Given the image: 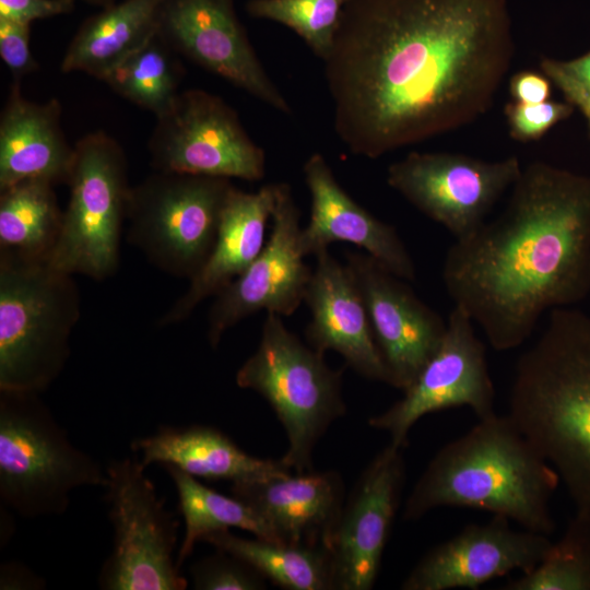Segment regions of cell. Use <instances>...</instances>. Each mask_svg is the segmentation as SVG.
<instances>
[{
	"label": "cell",
	"instance_id": "cell-1",
	"mask_svg": "<svg viewBox=\"0 0 590 590\" xmlns=\"http://www.w3.org/2000/svg\"><path fill=\"white\" fill-rule=\"evenodd\" d=\"M514 54L507 0H350L323 60L335 133L374 160L463 128Z\"/></svg>",
	"mask_w": 590,
	"mask_h": 590
},
{
	"label": "cell",
	"instance_id": "cell-35",
	"mask_svg": "<svg viewBox=\"0 0 590 590\" xmlns=\"http://www.w3.org/2000/svg\"><path fill=\"white\" fill-rule=\"evenodd\" d=\"M541 71L571 103L578 97L590 95V51L570 60L542 58Z\"/></svg>",
	"mask_w": 590,
	"mask_h": 590
},
{
	"label": "cell",
	"instance_id": "cell-8",
	"mask_svg": "<svg viewBox=\"0 0 590 590\" xmlns=\"http://www.w3.org/2000/svg\"><path fill=\"white\" fill-rule=\"evenodd\" d=\"M67 185L70 198L48 260L72 275L111 278L120 263L131 190L127 156L118 141L101 130L82 137L74 144Z\"/></svg>",
	"mask_w": 590,
	"mask_h": 590
},
{
	"label": "cell",
	"instance_id": "cell-12",
	"mask_svg": "<svg viewBox=\"0 0 590 590\" xmlns=\"http://www.w3.org/2000/svg\"><path fill=\"white\" fill-rule=\"evenodd\" d=\"M515 155L485 161L453 152H410L387 169V184L455 238L474 233L519 178Z\"/></svg>",
	"mask_w": 590,
	"mask_h": 590
},
{
	"label": "cell",
	"instance_id": "cell-15",
	"mask_svg": "<svg viewBox=\"0 0 590 590\" xmlns=\"http://www.w3.org/2000/svg\"><path fill=\"white\" fill-rule=\"evenodd\" d=\"M157 34L179 56L291 114L250 43L234 0H162Z\"/></svg>",
	"mask_w": 590,
	"mask_h": 590
},
{
	"label": "cell",
	"instance_id": "cell-27",
	"mask_svg": "<svg viewBox=\"0 0 590 590\" xmlns=\"http://www.w3.org/2000/svg\"><path fill=\"white\" fill-rule=\"evenodd\" d=\"M202 541L247 563L261 576L290 590L334 589L331 556L322 546H303L222 530Z\"/></svg>",
	"mask_w": 590,
	"mask_h": 590
},
{
	"label": "cell",
	"instance_id": "cell-39",
	"mask_svg": "<svg viewBox=\"0 0 590 590\" xmlns=\"http://www.w3.org/2000/svg\"><path fill=\"white\" fill-rule=\"evenodd\" d=\"M570 104L579 108L585 116L590 115V95L578 97Z\"/></svg>",
	"mask_w": 590,
	"mask_h": 590
},
{
	"label": "cell",
	"instance_id": "cell-20",
	"mask_svg": "<svg viewBox=\"0 0 590 590\" xmlns=\"http://www.w3.org/2000/svg\"><path fill=\"white\" fill-rule=\"evenodd\" d=\"M310 193V216L302 228L304 256H316L337 241L351 243L392 273L414 281L413 258L396 227L377 219L359 205L337 181L320 153L311 154L303 166Z\"/></svg>",
	"mask_w": 590,
	"mask_h": 590
},
{
	"label": "cell",
	"instance_id": "cell-29",
	"mask_svg": "<svg viewBox=\"0 0 590 590\" xmlns=\"http://www.w3.org/2000/svg\"><path fill=\"white\" fill-rule=\"evenodd\" d=\"M178 57L156 33L109 72L103 82L156 118L173 105L180 93L184 69Z\"/></svg>",
	"mask_w": 590,
	"mask_h": 590
},
{
	"label": "cell",
	"instance_id": "cell-23",
	"mask_svg": "<svg viewBox=\"0 0 590 590\" xmlns=\"http://www.w3.org/2000/svg\"><path fill=\"white\" fill-rule=\"evenodd\" d=\"M61 109L57 98L27 99L21 81H13L0 115V189L28 179L67 184L74 145L62 130Z\"/></svg>",
	"mask_w": 590,
	"mask_h": 590
},
{
	"label": "cell",
	"instance_id": "cell-37",
	"mask_svg": "<svg viewBox=\"0 0 590 590\" xmlns=\"http://www.w3.org/2000/svg\"><path fill=\"white\" fill-rule=\"evenodd\" d=\"M551 84L542 72L520 71L510 78L509 92L514 102L539 104L550 99Z\"/></svg>",
	"mask_w": 590,
	"mask_h": 590
},
{
	"label": "cell",
	"instance_id": "cell-30",
	"mask_svg": "<svg viewBox=\"0 0 590 590\" xmlns=\"http://www.w3.org/2000/svg\"><path fill=\"white\" fill-rule=\"evenodd\" d=\"M505 590H590V509H576L542 560Z\"/></svg>",
	"mask_w": 590,
	"mask_h": 590
},
{
	"label": "cell",
	"instance_id": "cell-10",
	"mask_svg": "<svg viewBox=\"0 0 590 590\" xmlns=\"http://www.w3.org/2000/svg\"><path fill=\"white\" fill-rule=\"evenodd\" d=\"M103 487L113 527V547L102 565L104 590H184L177 565L179 522L166 508L138 455L106 465Z\"/></svg>",
	"mask_w": 590,
	"mask_h": 590
},
{
	"label": "cell",
	"instance_id": "cell-28",
	"mask_svg": "<svg viewBox=\"0 0 590 590\" xmlns=\"http://www.w3.org/2000/svg\"><path fill=\"white\" fill-rule=\"evenodd\" d=\"M162 467L175 484L178 509L185 523L184 536L177 551L179 567L190 556L198 541L229 528L246 530L257 538L281 542L264 518L241 499L215 492L175 465Z\"/></svg>",
	"mask_w": 590,
	"mask_h": 590
},
{
	"label": "cell",
	"instance_id": "cell-9",
	"mask_svg": "<svg viewBox=\"0 0 590 590\" xmlns=\"http://www.w3.org/2000/svg\"><path fill=\"white\" fill-rule=\"evenodd\" d=\"M231 179L158 172L131 186L128 241L158 270L190 281L214 246Z\"/></svg>",
	"mask_w": 590,
	"mask_h": 590
},
{
	"label": "cell",
	"instance_id": "cell-3",
	"mask_svg": "<svg viewBox=\"0 0 590 590\" xmlns=\"http://www.w3.org/2000/svg\"><path fill=\"white\" fill-rule=\"evenodd\" d=\"M559 481L511 417L495 413L437 451L409 495L403 518L416 520L438 507L473 508L551 535L550 502Z\"/></svg>",
	"mask_w": 590,
	"mask_h": 590
},
{
	"label": "cell",
	"instance_id": "cell-5",
	"mask_svg": "<svg viewBox=\"0 0 590 590\" xmlns=\"http://www.w3.org/2000/svg\"><path fill=\"white\" fill-rule=\"evenodd\" d=\"M80 314L74 275L0 252V390L44 392L66 367Z\"/></svg>",
	"mask_w": 590,
	"mask_h": 590
},
{
	"label": "cell",
	"instance_id": "cell-22",
	"mask_svg": "<svg viewBox=\"0 0 590 590\" xmlns=\"http://www.w3.org/2000/svg\"><path fill=\"white\" fill-rule=\"evenodd\" d=\"M274 201L275 184L257 192L232 188L211 253L189 281L187 291L158 320L160 326L182 322L204 299L214 297L250 266L266 244V226Z\"/></svg>",
	"mask_w": 590,
	"mask_h": 590
},
{
	"label": "cell",
	"instance_id": "cell-34",
	"mask_svg": "<svg viewBox=\"0 0 590 590\" xmlns=\"http://www.w3.org/2000/svg\"><path fill=\"white\" fill-rule=\"evenodd\" d=\"M30 43L31 24L0 19V57L14 81L38 69Z\"/></svg>",
	"mask_w": 590,
	"mask_h": 590
},
{
	"label": "cell",
	"instance_id": "cell-41",
	"mask_svg": "<svg viewBox=\"0 0 590 590\" xmlns=\"http://www.w3.org/2000/svg\"><path fill=\"white\" fill-rule=\"evenodd\" d=\"M586 118L588 120V125H589V129H590V115H587Z\"/></svg>",
	"mask_w": 590,
	"mask_h": 590
},
{
	"label": "cell",
	"instance_id": "cell-31",
	"mask_svg": "<svg viewBox=\"0 0 590 590\" xmlns=\"http://www.w3.org/2000/svg\"><path fill=\"white\" fill-rule=\"evenodd\" d=\"M350 0H249L247 13L293 30L322 61L332 50L343 8Z\"/></svg>",
	"mask_w": 590,
	"mask_h": 590
},
{
	"label": "cell",
	"instance_id": "cell-17",
	"mask_svg": "<svg viewBox=\"0 0 590 590\" xmlns=\"http://www.w3.org/2000/svg\"><path fill=\"white\" fill-rule=\"evenodd\" d=\"M402 449L390 442L377 453L343 506L328 547L334 589L374 587L404 482Z\"/></svg>",
	"mask_w": 590,
	"mask_h": 590
},
{
	"label": "cell",
	"instance_id": "cell-19",
	"mask_svg": "<svg viewBox=\"0 0 590 590\" xmlns=\"http://www.w3.org/2000/svg\"><path fill=\"white\" fill-rule=\"evenodd\" d=\"M315 257L304 296L310 311L305 329L307 344L322 354L334 351L363 377L390 385V374L352 271L328 249Z\"/></svg>",
	"mask_w": 590,
	"mask_h": 590
},
{
	"label": "cell",
	"instance_id": "cell-7",
	"mask_svg": "<svg viewBox=\"0 0 590 590\" xmlns=\"http://www.w3.org/2000/svg\"><path fill=\"white\" fill-rule=\"evenodd\" d=\"M341 376L322 353L286 328L282 316L268 312L259 345L237 370L236 384L262 396L273 409L288 439L281 460L295 473L312 471L316 442L346 412Z\"/></svg>",
	"mask_w": 590,
	"mask_h": 590
},
{
	"label": "cell",
	"instance_id": "cell-4",
	"mask_svg": "<svg viewBox=\"0 0 590 590\" xmlns=\"http://www.w3.org/2000/svg\"><path fill=\"white\" fill-rule=\"evenodd\" d=\"M555 469L576 509H590V316L550 311L519 357L507 413Z\"/></svg>",
	"mask_w": 590,
	"mask_h": 590
},
{
	"label": "cell",
	"instance_id": "cell-11",
	"mask_svg": "<svg viewBox=\"0 0 590 590\" xmlns=\"http://www.w3.org/2000/svg\"><path fill=\"white\" fill-rule=\"evenodd\" d=\"M151 165L173 172L246 181L266 175L264 151L251 140L237 113L200 88L180 91L156 117L148 142Z\"/></svg>",
	"mask_w": 590,
	"mask_h": 590
},
{
	"label": "cell",
	"instance_id": "cell-14",
	"mask_svg": "<svg viewBox=\"0 0 590 590\" xmlns=\"http://www.w3.org/2000/svg\"><path fill=\"white\" fill-rule=\"evenodd\" d=\"M299 216L290 185L275 184L268 241L250 266L214 296L209 309L208 341L213 349L243 319L260 310L291 316L304 302L312 269L300 249Z\"/></svg>",
	"mask_w": 590,
	"mask_h": 590
},
{
	"label": "cell",
	"instance_id": "cell-25",
	"mask_svg": "<svg viewBox=\"0 0 590 590\" xmlns=\"http://www.w3.org/2000/svg\"><path fill=\"white\" fill-rule=\"evenodd\" d=\"M162 0H118L79 27L61 60V71L98 80L111 72L156 33Z\"/></svg>",
	"mask_w": 590,
	"mask_h": 590
},
{
	"label": "cell",
	"instance_id": "cell-2",
	"mask_svg": "<svg viewBox=\"0 0 590 590\" xmlns=\"http://www.w3.org/2000/svg\"><path fill=\"white\" fill-rule=\"evenodd\" d=\"M441 279L495 351L522 345L544 312L590 292V177L523 167L505 209L447 249Z\"/></svg>",
	"mask_w": 590,
	"mask_h": 590
},
{
	"label": "cell",
	"instance_id": "cell-33",
	"mask_svg": "<svg viewBox=\"0 0 590 590\" xmlns=\"http://www.w3.org/2000/svg\"><path fill=\"white\" fill-rule=\"evenodd\" d=\"M575 107L568 102L545 101L539 104L508 103L505 116L510 137L519 142L540 140L555 125L567 119Z\"/></svg>",
	"mask_w": 590,
	"mask_h": 590
},
{
	"label": "cell",
	"instance_id": "cell-24",
	"mask_svg": "<svg viewBox=\"0 0 590 590\" xmlns=\"http://www.w3.org/2000/svg\"><path fill=\"white\" fill-rule=\"evenodd\" d=\"M130 448L145 467L172 464L209 480L235 483L292 472L281 459L253 457L217 428L205 425H163L134 438Z\"/></svg>",
	"mask_w": 590,
	"mask_h": 590
},
{
	"label": "cell",
	"instance_id": "cell-32",
	"mask_svg": "<svg viewBox=\"0 0 590 590\" xmlns=\"http://www.w3.org/2000/svg\"><path fill=\"white\" fill-rule=\"evenodd\" d=\"M192 564L190 574L198 590H261L264 577L238 557L224 551Z\"/></svg>",
	"mask_w": 590,
	"mask_h": 590
},
{
	"label": "cell",
	"instance_id": "cell-38",
	"mask_svg": "<svg viewBox=\"0 0 590 590\" xmlns=\"http://www.w3.org/2000/svg\"><path fill=\"white\" fill-rule=\"evenodd\" d=\"M45 581L28 567L16 562H8L0 569V589H43Z\"/></svg>",
	"mask_w": 590,
	"mask_h": 590
},
{
	"label": "cell",
	"instance_id": "cell-36",
	"mask_svg": "<svg viewBox=\"0 0 590 590\" xmlns=\"http://www.w3.org/2000/svg\"><path fill=\"white\" fill-rule=\"evenodd\" d=\"M76 0H0V19L24 24L70 13Z\"/></svg>",
	"mask_w": 590,
	"mask_h": 590
},
{
	"label": "cell",
	"instance_id": "cell-26",
	"mask_svg": "<svg viewBox=\"0 0 590 590\" xmlns=\"http://www.w3.org/2000/svg\"><path fill=\"white\" fill-rule=\"evenodd\" d=\"M54 186L28 179L0 189V252L49 259L63 220Z\"/></svg>",
	"mask_w": 590,
	"mask_h": 590
},
{
	"label": "cell",
	"instance_id": "cell-6",
	"mask_svg": "<svg viewBox=\"0 0 590 590\" xmlns=\"http://www.w3.org/2000/svg\"><path fill=\"white\" fill-rule=\"evenodd\" d=\"M40 394L0 390V499L24 518L62 515L74 489L107 483L106 468L71 441Z\"/></svg>",
	"mask_w": 590,
	"mask_h": 590
},
{
	"label": "cell",
	"instance_id": "cell-18",
	"mask_svg": "<svg viewBox=\"0 0 590 590\" xmlns=\"http://www.w3.org/2000/svg\"><path fill=\"white\" fill-rule=\"evenodd\" d=\"M509 519L494 515L485 523L464 527L436 545L401 585L404 590L476 589L516 569L527 573L544 557L550 535L514 530Z\"/></svg>",
	"mask_w": 590,
	"mask_h": 590
},
{
	"label": "cell",
	"instance_id": "cell-16",
	"mask_svg": "<svg viewBox=\"0 0 590 590\" xmlns=\"http://www.w3.org/2000/svg\"><path fill=\"white\" fill-rule=\"evenodd\" d=\"M346 260L390 374V386L403 391L437 351L447 320L420 299L405 280L369 255L347 252Z\"/></svg>",
	"mask_w": 590,
	"mask_h": 590
},
{
	"label": "cell",
	"instance_id": "cell-21",
	"mask_svg": "<svg viewBox=\"0 0 590 590\" xmlns=\"http://www.w3.org/2000/svg\"><path fill=\"white\" fill-rule=\"evenodd\" d=\"M231 492L260 514L281 542L294 545L328 548L343 509V483L334 471L235 482Z\"/></svg>",
	"mask_w": 590,
	"mask_h": 590
},
{
	"label": "cell",
	"instance_id": "cell-13",
	"mask_svg": "<svg viewBox=\"0 0 590 590\" xmlns=\"http://www.w3.org/2000/svg\"><path fill=\"white\" fill-rule=\"evenodd\" d=\"M495 389L488 370L485 344L474 322L453 306L440 345L403 397L368 424L387 432L394 446L404 448L412 426L424 415L468 406L479 418L495 414Z\"/></svg>",
	"mask_w": 590,
	"mask_h": 590
},
{
	"label": "cell",
	"instance_id": "cell-40",
	"mask_svg": "<svg viewBox=\"0 0 590 590\" xmlns=\"http://www.w3.org/2000/svg\"><path fill=\"white\" fill-rule=\"evenodd\" d=\"M88 4H92V5H99L102 8L106 7V5H109L118 0H82Z\"/></svg>",
	"mask_w": 590,
	"mask_h": 590
}]
</instances>
